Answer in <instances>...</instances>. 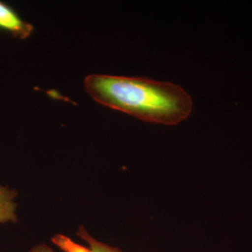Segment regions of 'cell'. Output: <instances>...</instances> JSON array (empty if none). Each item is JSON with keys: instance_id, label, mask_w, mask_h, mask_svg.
<instances>
[{"instance_id": "cell-1", "label": "cell", "mask_w": 252, "mask_h": 252, "mask_svg": "<svg viewBox=\"0 0 252 252\" xmlns=\"http://www.w3.org/2000/svg\"><path fill=\"white\" fill-rule=\"evenodd\" d=\"M83 84L95 102L152 124L177 126L192 111L187 92L172 82L93 74Z\"/></svg>"}, {"instance_id": "cell-2", "label": "cell", "mask_w": 252, "mask_h": 252, "mask_svg": "<svg viewBox=\"0 0 252 252\" xmlns=\"http://www.w3.org/2000/svg\"><path fill=\"white\" fill-rule=\"evenodd\" d=\"M76 235L82 243L75 241L65 234H54L51 241L61 252H123L119 248L101 242L92 236L84 226H80L76 231ZM28 252H56L47 244L39 243L31 248Z\"/></svg>"}, {"instance_id": "cell-3", "label": "cell", "mask_w": 252, "mask_h": 252, "mask_svg": "<svg viewBox=\"0 0 252 252\" xmlns=\"http://www.w3.org/2000/svg\"><path fill=\"white\" fill-rule=\"evenodd\" d=\"M0 30L16 39L25 40L32 36L34 26L22 18L7 3L0 1Z\"/></svg>"}, {"instance_id": "cell-4", "label": "cell", "mask_w": 252, "mask_h": 252, "mask_svg": "<svg viewBox=\"0 0 252 252\" xmlns=\"http://www.w3.org/2000/svg\"><path fill=\"white\" fill-rule=\"evenodd\" d=\"M18 195L17 189L0 184V224L18 222Z\"/></svg>"}]
</instances>
